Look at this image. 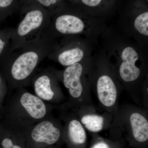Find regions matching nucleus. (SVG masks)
Returning <instances> with one entry per match:
<instances>
[{"label": "nucleus", "instance_id": "obj_1", "mask_svg": "<svg viewBox=\"0 0 148 148\" xmlns=\"http://www.w3.org/2000/svg\"><path fill=\"white\" fill-rule=\"evenodd\" d=\"M53 38L45 32L37 39L13 50L8 48L0 57L12 87L19 88L31 82L39 64L56 49Z\"/></svg>", "mask_w": 148, "mask_h": 148}, {"label": "nucleus", "instance_id": "obj_2", "mask_svg": "<svg viewBox=\"0 0 148 148\" xmlns=\"http://www.w3.org/2000/svg\"><path fill=\"white\" fill-rule=\"evenodd\" d=\"M27 10L23 19L13 28L9 50L38 38L50 25L51 14L43 8L35 6Z\"/></svg>", "mask_w": 148, "mask_h": 148}, {"label": "nucleus", "instance_id": "obj_3", "mask_svg": "<svg viewBox=\"0 0 148 148\" xmlns=\"http://www.w3.org/2000/svg\"><path fill=\"white\" fill-rule=\"evenodd\" d=\"M13 98L12 122L18 126H30L48 116L50 108L42 100L21 88Z\"/></svg>", "mask_w": 148, "mask_h": 148}, {"label": "nucleus", "instance_id": "obj_4", "mask_svg": "<svg viewBox=\"0 0 148 148\" xmlns=\"http://www.w3.org/2000/svg\"><path fill=\"white\" fill-rule=\"evenodd\" d=\"M111 127L113 129L127 130L138 143L147 142L148 140L147 109L131 104L119 106L113 116Z\"/></svg>", "mask_w": 148, "mask_h": 148}, {"label": "nucleus", "instance_id": "obj_5", "mask_svg": "<svg viewBox=\"0 0 148 148\" xmlns=\"http://www.w3.org/2000/svg\"><path fill=\"white\" fill-rule=\"evenodd\" d=\"M84 69L79 63L66 67L63 72V84L69 93L68 103L64 107L75 108L81 106L94 105L90 88L82 81Z\"/></svg>", "mask_w": 148, "mask_h": 148}, {"label": "nucleus", "instance_id": "obj_6", "mask_svg": "<svg viewBox=\"0 0 148 148\" xmlns=\"http://www.w3.org/2000/svg\"><path fill=\"white\" fill-rule=\"evenodd\" d=\"M31 82L35 95L45 103H58L64 101V95L59 87L55 73L46 69L34 74Z\"/></svg>", "mask_w": 148, "mask_h": 148}, {"label": "nucleus", "instance_id": "obj_7", "mask_svg": "<svg viewBox=\"0 0 148 148\" xmlns=\"http://www.w3.org/2000/svg\"><path fill=\"white\" fill-rule=\"evenodd\" d=\"M62 126L58 119L49 115L30 126L32 127L31 138L36 143L49 145H54L61 138Z\"/></svg>", "mask_w": 148, "mask_h": 148}, {"label": "nucleus", "instance_id": "obj_8", "mask_svg": "<svg viewBox=\"0 0 148 148\" xmlns=\"http://www.w3.org/2000/svg\"><path fill=\"white\" fill-rule=\"evenodd\" d=\"M71 109L75 111L85 129L89 132H101L106 127H111L113 116L106 112L98 113L94 105Z\"/></svg>", "mask_w": 148, "mask_h": 148}, {"label": "nucleus", "instance_id": "obj_9", "mask_svg": "<svg viewBox=\"0 0 148 148\" xmlns=\"http://www.w3.org/2000/svg\"><path fill=\"white\" fill-rule=\"evenodd\" d=\"M84 28L83 21L79 17L70 14H63L51 18L46 33L54 37L56 35H70L81 33Z\"/></svg>", "mask_w": 148, "mask_h": 148}, {"label": "nucleus", "instance_id": "obj_10", "mask_svg": "<svg viewBox=\"0 0 148 148\" xmlns=\"http://www.w3.org/2000/svg\"><path fill=\"white\" fill-rule=\"evenodd\" d=\"M138 58V53L132 47H127L123 51L122 62L120 65L119 73L120 77L123 82H134L140 78L141 70L136 65Z\"/></svg>", "mask_w": 148, "mask_h": 148}, {"label": "nucleus", "instance_id": "obj_11", "mask_svg": "<svg viewBox=\"0 0 148 148\" xmlns=\"http://www.w3.org/2000/svg\"><path fill=\"white\" fill-rule=\"evenodd\" d=\"M68 112L63 110L61 114L64 121L67 136L72 144L75 145H82L86 142L87 135L85 129L80 121L76 114L73 109Z\"/></svg>", "mask_w": 148, "mask_h": 148}, {"label": "nucleus", "instance_id": "obj_12", "mask_svg": "<svg viewBox=\"0 0 148 148\" xmlns=\"http://www.w3.org/2000/svg\"><path fill=\"white\" fill-rule=\"evenodd\" d=\"M55 49L49 54L47 57L51 60H56L65 67L79 63L84 56L83 51L77 47L66 48L59 51Z\"/></svg>", "mask_w": 148, "mask_h": 148}, {"label": "nucleus", "instance_id": "obj_13", "mask_svg": "<svg viewBox=\"0 0 148 148\" xmlns=\"http://www.w3.org/2000/svg\"><path fill=\"white\" fill-rule=\"evenodd\" d=\"M13 28L0 29V57L9 48Z\"/></svg>", "mask_w": 148, "mask_h": 148}, {"label": "nucleus", "instance_id": "obj_14", "mask_svg": "<svg viewBox=\"0 0 148 148\" xmlns=\"http://www.w3.org/2000/svg\"><path fill=\"white\" fill-rule=\"evenodd\" d=\"M134 27L137 31L142 34L148 36V12L140 14L135 19Z\"/></svg>", "mask_w": 148, "mask_h": 148}, {"label": "nucleus", "instance_id": "obj_15", "mask_svg": "<svg viewBox=\"0 0 148 148\" xmlns=\"http://www.w3.org/2000/svg\"><path fill=\"white\" fill-rule=\"evenodd\" d=\"M62 0H27V3H29L30 5L31 3L33 4L32 6H39L42 8H50L56 5L58 3Z\"/></svg>", "mask_w": 148, "mask_h": 148}, {"label": "nucleus", "instance_id": "obj_16", "mask_svg": "<svg viewBox=\"0 0 148 148\" xmlns=\"http://www.w3.org/2000/svg\"><path fill=\"white\" fill-rule=\"evenodd\" d=\"M16 0H0V9L3 11L6 17L14 10Z\"/></svg>", "mask_w": 148, "mask_h": 148}, {"label": "nucleus", "instance_id": "obj_17", "mask_svg": "<svg viewBox=\"0 0 148 148\" xmlns=\"http://www.w3.org/2000/svg\"><path fill=\"white\" fill-rule=\"evenodd\" d=\"M3 148H22L20 146L14 144L10 138H5L2 142Z\"/></svg>", "mask_w": 148, "mask_h": 148}, {"label": "nucleus", "instance_id": "obj_18", "mask_svg": "<svg viewBox=\"0 0 148 148\" xmlns=\"http://www.w3.org/2000/svg\"><path fill=\"white\" fill-rule=\"evenodd\" d=\"M102 0H81L83 3L91 7L97 6L101 3Z\"/></svg>", "mask_w": 148, "mask_h": 148}, {"label": "nucleus", "instance_id": "obj_19", "mask_svg": "<svg viewBox=\"0 0 148 148\" xmlns=\"http://www.w3.org/2000/svg\"><path fill=\"white\" fill-rule=\"evenodd\" d=\"M90 148H111L108 144L103 141L95 143Z\"/></svg>", "mask_w": 148, "mask_h": 148}, {"label": "nucleus", "instance_id": "obj_20", "mask_svg": "<svg viewBox=\"0 0 148 148\" xmlns=\"http://www.w3.org/2000/svg\"><path fill=\"white\" fill-rule=\"evenodd\" d=\"M3 79L1 75H0V86H1V85L3 83Z\"/></svg>", "mask_w": 148, "mask_h": 148}, {"label": "nucleus", "instance_id": "obj_21", "mask_svg": "<svg viewBox=\"0 0 148 148\" xmlns=\"http://www.w3.org/2000/svg\"><path fill=\"white\" fill-rule=\"evenodd\" d=\"M147 1H148V0H147Z\"/></svg>", "mask_w": 148, "mask_h": 148}]
</instances>
